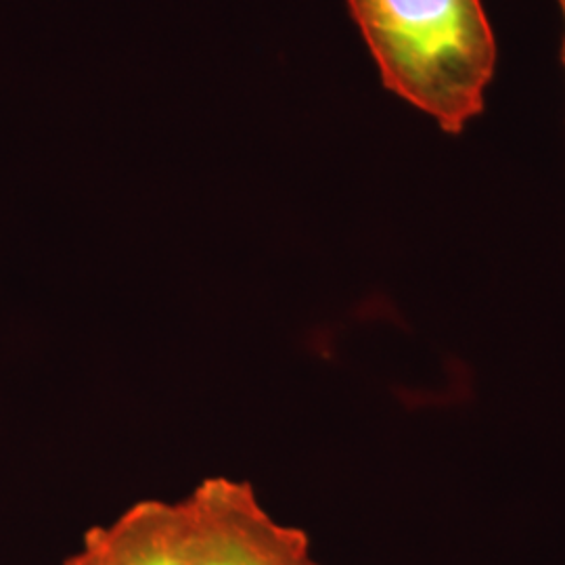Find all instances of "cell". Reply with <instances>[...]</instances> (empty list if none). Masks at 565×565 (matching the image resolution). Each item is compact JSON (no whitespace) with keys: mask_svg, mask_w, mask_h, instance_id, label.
Wrapping results in <instances>:
<instances>
[{"mask_svg":"<svg viewBox=\"0 0 565 565\" xmlns=\"http://www.w3.org/2000/svg\"><path fill=\"white\" fill-rule=\"evenodd\" d=\"M184 505L193 565H319L302 530L277 522L243 480L207 478Z\"/></svg>","mask_w":565,"mask_h":565,"instance_id":"cell-2","label":"cell"},{"mask_svg":"<svg viewBox=\"0 0 565 565\" xmlns=\"http://www.w3.org/2000/svg\"><path fill=\"white\" fill-rule=\"evenodd\" d=\"M61 565H193L184 499L141 501L114 522L90 527Z\"/></svg>","mask_w":565,"mask_h":565,"instance_id":"cell-3","label":"cell"},{"mask_svg":"<svg viewBox=\"0 0 565 565\" xmlns=\"http://www.w3.org/2000/svg\"><path fill=\"white\" fill-rule=\"evenodd\" d=\"M559 4H562V9H565V0H559Z\"/></svg>","mask_w":565,"mask_h":565,"instance_id":"cell-5","label":"cell"},{"mask_svg":"<svg viewBox=\"0 0 565 565\" xmlns=\"http://www.w3.org/2000/svg\"><path fill=\"white\" fill-rule=\"evenodd\" d=\"M564 11V20H565V9H562ZM564 65H565V34H564Z\"/></svg>","mask_w":565,"mask_h":565,"instance_id":"cell-4","label":"cell"},{"mask_svg":"<svg viewBox=\"0 0 565 565\" xmlns=\"http://www.w3.org/2000/svg\"><path fill=\"white\" fill-rule=\"evenodd\" d=\"M385 88L459 135L484 111L497 41L482 0H348Z\"/></svg>","mask_w":565,"mask_h":565,"instance_id":"cell-1","label":"cell"}]
</instances>
